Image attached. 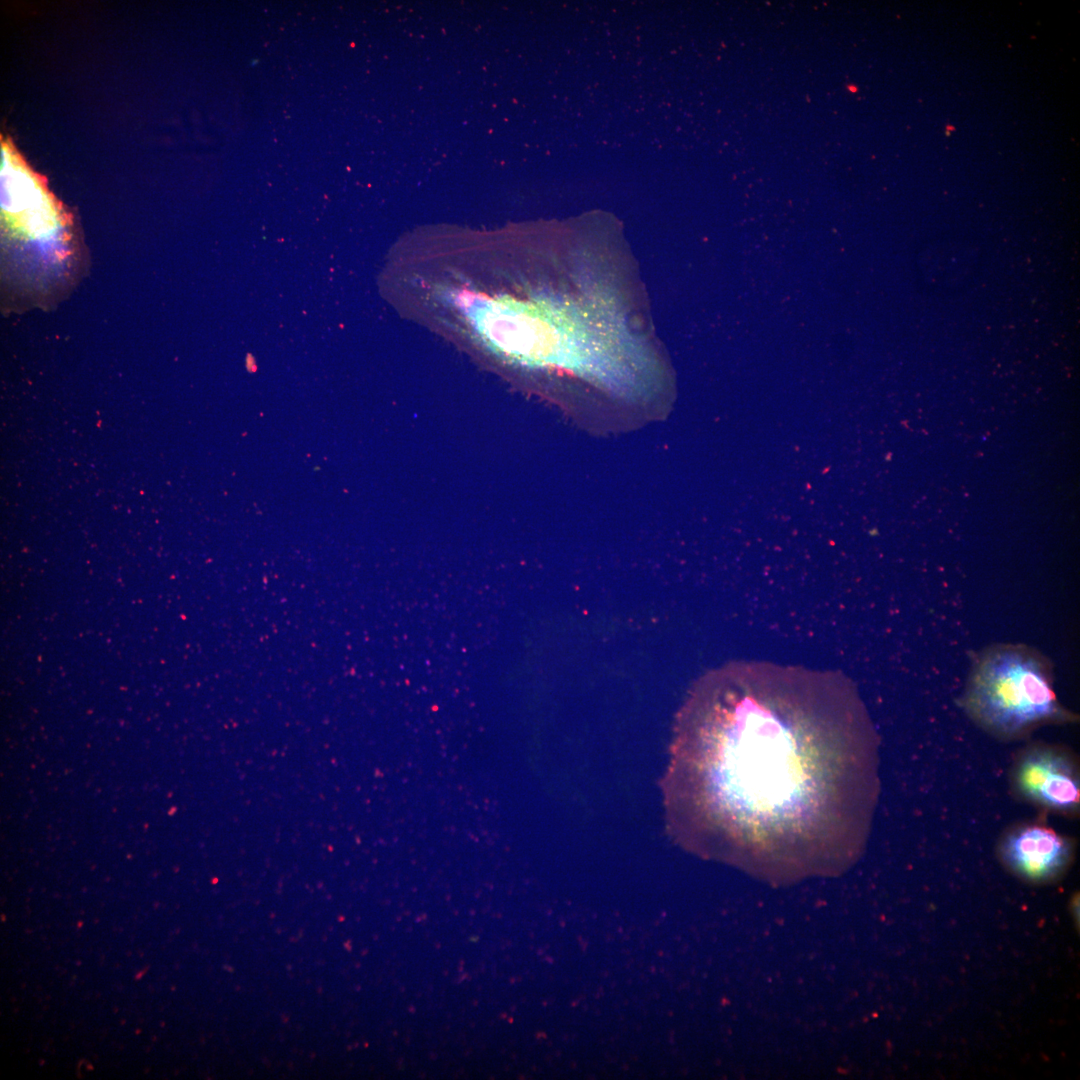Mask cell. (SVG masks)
<instances>
[{
  "instance_id": "obj_1",
  "label": "cell",
  "mask_w": 1080,
  "mask_h": 1080,
  "mask_svg": "<svg viewBox=\"0 0 1080 1080\" xmlns=\"http://www.w3.org/2000/svg\"><path fill=\"white\" fill-rule=\"evenodd\" d=\"M670 833L772 885L859 858L877 798L876 733L853 684L730 663L677 713L663 783Z\"/></svg>"
},
{
  "instance_id": "obj_2",
  "label": "cell",
  "mask_w": 1080,
  "mask_h": 1080,
  "mask_svg": "<svg viewBox=\"0 0 1080 1080\" xmlns=\"http://www.w3.org/2000/svg\"><path fill=\"white\" fill-rule=\"evenodd\" d=\"M619 236L521 244L511 290L490 304V344L519 363L593 386L631 385L654 332L629 247Z\"/></svg>"
},
{
  "instance_id": "obj_3",
  "label": "cell",
  "mask_w": 1080,
  "mask_h": 1080,
  "mask_svg": "<svg viewBox=\"0 0 1080 1080\" xmlns=\"http://www.w3.org/2000/svg\"><path fill=\"white\" fill-rule=\"evenodd\" d=\"M4 267L10 265L28 300L41 301L67 287L76 268V245L59 204L29 169L2 177Z\"/></svg>"
},
{
  "instance_id": "obj_4",
  "label": "cell",
  "mask_w": 1080,
  "mask_h": 1080,
  "mask_svg": "<svg viewBox=\"0 0 1080 1080\" xmlns=\"http://www.w3.org/2000/svg\"><path fill=\"white\" fill-rule=\"evenodd\" d=\"M965 706L983 727L1005 737L1067 719L1054 693L1050 661L1023 644H995L977 656Z\"/></svg>"
},
{
  "instance_id": "obj_5",
  "label": "cell",
  "mask_w": 1080,
  "mask_h": 1080,
  "mask_svg": "<svg viewBox=\"0 0 1080 1080\" xmlns=\"http://www.w3.org/2000/svg\"><path fill=\"white\" fill-rule=\"evenodd\" d=\"M1016 784L1029 800L1056 810L1075 808L1079 780L1069 760L1051 749H1034L1022 757Z\"/></svg>"
},
{
  "instance_id": "obj_6",
  "label": "cell",
  "mask_w": 1080,
  "mask_h": 1080,
  "mask_svg": "<svg viewBox=\"0 0 1080 1080\" xmlns=\"http://www.w3.org/2000/svg\"><path fill=\"white\" fill-rule=\"evenodd\" d=\"M1003 857L1019 875L1034 881L1058 874L1069 858L1068 843L1051 829L1026 826L1015 830L1004 841Z\"/></svg>"
}]
</instances>
